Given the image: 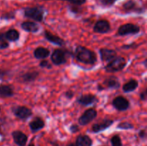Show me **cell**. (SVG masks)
<instances>
[{
    "label": "cell",
    "mask_w": 147,
    "mask_h": 146,
    "mask_svg": "<svg viewBox=\"0 0 147 146\" xmlns=\"http://www.w3.org/2000/svg\"><path fill=\"white\" fill-rule=\"evenodd\" d=\"M39 72L37 71H29L22 74L20 79L22 82L29 83L34 81L38 77Z\"/></svg>",
    "instance_id": "cell-15"
},
{
    "label": "cell",
    "mask_w": 147,
    "mask_h": 146,
    "mask_svg": "<svg viewBox=\"0 0 147 146\" xmlns=\"http://www.w3.org/2000/svg\"><path fill=\"white\" fill-rule=\"evenodd\" d=\"M6 40H7V39L5 37V34H4V33H0V43L6 42Z\"/></svg>",
    "instance_id": "cell-36"
},
{
    "label": "cell",
    "mask_w": 147,
    "mask_h": 146,
    "mask_svg": "<svg viewBox=\"0 0 147 146\" xmlns=\"http://www.w3.org/2000/svg\"><path fill=\"white\" fill-rule=\"evenodd\" d=\"M50 55V51L47 48L39 47L34 51V56L37 59H45Z\"/></svg>",
    "instance_id": "cell-19"
},
{
    "label": "cell",
    "mask_w": 147,
    "mask_h": 146,
    "mask_svg": "<svg viewBox=\"0 0 147 146\" xmlns=\"http://www.w3.org/2000/svg\"><path fill=\"white\" fill-rule=\"evenodd\" d=\"M51 60L55 65H61L67 62V52L61 49L55 50L51 56Z\"/></svg>",
    "instance_id": "cell-5"
},
{
    "label": "cell",
    "mask_w": 147,
    "mask_h": 146,
    "mask_svg": "<svg viewBox=\"0 0 147 146\" xmlns=\"http://www.w3.org/2000/svg\"><path fill=\"white\" fill-rule=\"evenodd\" d=\"M68 146H77L76 144H74V143H70V144L68 145Z\"/></svg>",
    "instance_id": "cell-38"
},
{
    "label": "cell",
    "mask_w": 147,
    "mask_h": 146,
    "mask_svg": "<svg viewBox=\"0 0 147 146\" xmlns=\"http://www.w3.org/2000/svg\"><path fill=\"white\" fill-rule=\"evenodd\" d=\"M113 123V120L110 119H104L101 121L96 123L92 126V131L93 133H99L100 131H103L104 130L110 127Z\"/></svg>",
    "instance_id": "cell-10"
},
{
    "label": "cell",
    "mask_w": 147,
    "mask_h": 146,
    "mask_svg": "<svg viewBox=\"0 0 147 146\" xmlns=\"http://www.w3.org/2000/svg\"><path fill=\"white\" fill-rule=\"evenodd\" d=\"M24 16L36 21H42L44 17V12L38 7H27L24 9Z\"/></svg>",
    "instance_id": "cell-3"
},
{
    "label": "cell",
    "mask_w": 147,
    "mask_h": 146,
    "mask_svg": "<svg viewBox=\"0 0 147 146\" xmlns=\"http://www.w3.org/2000/svg\"><path fill=\"white\" fill-rule=\"evenodd\" d=\"M98 101V99L94 94H83L80 96L79 98H78L77 102L83 106H88L90 105V104H93L96 102Z\"/></svg>",
    "instance_id": "cell-12"
},
{
    "label": "cell",
    "mask_w": 147,
    "mask_h": 146,
    "mask_svg": "<svg viewBox=\"0 0 147 146\" xmlns=\"http://www.w3.org/2000/svg\"><path fill=\"white\" fill-rule=\"evenodd\" d=\"M118 127L122 130H130V129L134 128V125L131 123H128V122H123V123H121L118 125Z\"/></svg>",
    "instance_id": "cell-26"
},
{
    "label": "cell",
    "mask_w": 147,
    "mask_h": 146,
    "mask_svg": "<svg viewBox=\"0 0 147 146\" xmlns=\"http://www.w3.org/2000/svg\"><path fill=\"white\" fill-rule=\"evenodd\" d=\"M0 111H1V109H0Z\"/></svg>",
    "instance_id": "cell-42"
},
{
    "label": "cell",
    "mask_w": 147,
    "mask_h": 146,
    "mask_svg": "<svg viewBox=\"0 0 147 146\" xmlns=\"http://www.w3.org/2000/svg\"><path fill=\"white\" fill-rule=\"evenodd\" d=\"M111 29V25L109 21L105 19L99 20L93 27V31L99 34H106L109 32Z\"/></svg>",
    "instance_id": "cell-9"
},
{
    "label": "cell",
    "mask_w": 147,
    "mask_h": 146,
    "mask_svg": "<svg viewBox=\"0 0 147 146\" xmlns=\"http://www.w3.org/2000/svg\"><path fill=\"white\" fill-rule=\"evenodd\" d=\"M93 141L88 135H80L76 140L77 146H92Z\"/></svg>",
    "instance_id": "cell-22"
},
{
    "label": "cell",
    "mask_w": 147,
    "mask_h": 146,
    "mask_svg": "<svg viewBox=\"0 0 147 146\" xmlns=\"http://www.w3.org/2000/svg\"><path fill=\"white\" fill-rule=\"evenodd\" d=\"M5 37L7 40L10 42L17 41L20 38V33L17 30L11 29L5 33Z\"/></svg>",
    "instance_id": "cell-23"
},
{
    "label": "cell",
    "mask_w": 147,
    "mask_h": 146,
    "mask_svg": "<svg viewBox=\"0 0 147 146\" xmlns=\"http://www.w3.org/2000/svg\"><path fill=\"white\" fill-rule=\"evenodd\" d=\"M9 47V43L7 41L0 43V49H6Z\"/></svg>",
    "instance_id": "cell-35"
},
{
    "label": "cell",
    "mask_w": 147,
    "mask_h": 146,
    "mask_svg": "<svg viewBox=\"0 0 147 146\" xmlns=\"http://www.w3.org/2000/svg\"><path fill=\"white\" fill-rule=\"evenodd\" d=\"M144 64L145 67H146V68H147V59H146V60H145L144 61Z\"/></svg>",
    "instance_id": "cell-37"
},
{
    "label": "cell",
    "mask_w": 147,
    "mask_h": 146,
    "mask_svg": "<svg viewBox=\"0 0 147 146\" xmlns=\"http://www.w3.org/2000/svg\"><path fill=\"white\" fill-rule=\"evenodd\" d=\"M2 19H11L14 18V14L12 12L7 13V14H4V15L1 17Z\"/></svg>",
    "instance_id": "cell-29"
},
{
    "label": "cell",
    "mask_w": 147,
    "mask_h": 146,
    "mask_svg": "<svg viewBox=\"0 0 147 146\" xmlns=\"http://www.w3.org/2000/svg\"><path fill=\"white\" fill-rule=\"evenodd\" d=\"M14 94V90L10 85H0V97H9Z\"/></svg>",
    "instance_id": "cell-21"
},
{
    "label": "cell",
    "mask_w": 147,
    "mask_h": 146,
    "mask_svg": "<svg viewBox=\"0 0 147 146\" xmlns=\"http://www.w3.org/2000/svg\"><path fill=\"white\" fill-rule=\"evenodd\" d=\"M74 55L78 61L83 64H93L97 62L96 53L83 46H78L76 47Z\"/></svg>",
    "instance_id": "cell-1"
},
{
    "label": "cell",
    "mask_w": 147,
    "mask_h": 146,
    "mask_svg": "<svg viewBox=\"0 0 147 146\" xmlns=\"http://www.w3.org/2000/svg\"><path fill=\"white\" fill-rule=\"evenodd\" d=\"M97 116V111L95 109L90 108L83 113V114L79 117L78 123L81 125H86L93 121Z\"/></svg>",
    "instance_id": "cell-6"
},
{
    "label": "cell",
    "mask_w": 147,
    "mask_h": 146,
    "mask_svg": "<svg viewBox=\"0 0 147 146\" xmlns=\"http://www.w3.org/2000/svg\"><path fill=\"white\" fill-rule=\"evenodd\" d=\"M70 130L72 133H77L78 131H79V127L77 125H72L70 127Z\"/></svg>",
    "instance_id": "cell-31"
},
{
    "label": "cell",
    "mask_w": 147,
    "mask_h": 146,
    "mask_svg": "<svg viewBox=\"0 0 147 146\" xmlns=\"http://www.w3.org/2000/svg\"><path fill=\"white\" fill-rule=\"evenodd\" d=\"M103 85L111 89H118L120 87V82L115 76H110L107 77L103 82Z\"/></svg>",
    "instance_id": "cell-16"
},
{
    "label": "cell",
    "mask_w": 147,
    "mask_h": 146,
    "mask_svg": "<svg viewBox=\"0 0 147 146\" xmlns=\"http://www.w3.org/2000/svg\"><path fill=\"white\" fill-rule=\"evenodd\" d=\"M45 127V122L40 117H36L30 123V127L32 132H37Z\"/></svg>",
    "instance_id": "cell-18"
},
{
    "label": "cell",
    "mask_w": 147,
    "mask_h": 146,
    "mask_svg": "<svg viewBox=\"0 0 147 146\" xmlns=\"http://www.w3.org/2000/svg\"><path fill=\"white\" fill-rule=\"evenodd\" d=\"M73 95H74V93L71 90H68V91H67L65 92V97L67 99H71L73 97Z\"/></svg>",
    "instance_id": "cell-32"
},
{
    "label": "cell",
    "mask_w": 147,
    "mask_h": 146,
    "mask_svg": "<svg viewBox=\"0 0 147 146\" xmlns=\"http://www.w3.org/2000/svg\"><path fill=\"white\" fill-rule=\"evenodd\" d=\"M144 94H145V96H146V97H147V88H146V91H145L144 92Z\"/></svg>",
    "instance_id": "cell-39"
},
{
    "label": "cell",
    "mask_w": 147,
    "mask_h": 146,
    "mask_svg": "<svg viewBox=\"0 0 147 146\" xmlns=\"http://www.w3.org/2000/svg\"><path fill=\"white\" fill-rule=\"evenodd\" d=\"M61 1H67V0H61Z\"/></svg>",
    "instance_id": "cell-41"
},
{
    "label": "cell",
    "mask_w": 147,
    "mask_h": 146,
    "mask_svg": "<svg viewBox=\"0 0 147 146\" xmlns=\"http://www.w3.org/2000/svg\"><path fill=\"white\" fill-rule=\"evenodd\" d=\"M123 9L127 11H137V10H140V9L136 8V2L134 1L133 0H129V1H126V2L123 4Z\"/></svg>",
    "instance_id": "cell-24"
},
{
    "label": "cell",
    "mask_w": 147,
    "mask_h": 146,
    "mask_svg": "<svg viewBox=\"0 0 147 146\" xmlns=\"http://www.w3.org/2000/svg\"><path fill=\"white\" fill-rule=\"evenodd\" d=\"M139 137H141V138H144V137H146L147 136L146 132L144 130H142L139 133Z\"/></svg>",
    "instance_id": "cell-34"
},
{
    "label": "cell",
    "mask_w": 147,
    "mask_h": 146,
    "mask_svg": "<svg viewBox=\"0 0 147 146\" xmlns=\"http://www.w3.org/2000/svg\"><path fill=\"white\" fill-rule=\"evenodd\" d=\"M12 112L14 115L21 120H26L32 115V112L25 106H17L12 108Z\"/></svg>",
    "instance_id": "cell-7"
},
{
    "label": "cell",
    "mask_w": 147,
    "mask_h": 146,
    "mask_svg": "<svg viewBox=\"0 0 147 146\" xmlns=\"http://www.w3.org/2000/svg\"><path fill=\"white\" fill-rule=\"evenodd\" d=\"M136 47V45L135 44H125V45H123V47H122V48H123V49H126V50H129V49L134 48V47Z\"/></svg>",
    "instance_id": "cell-33"
},
{
    "label": "cell",
    "mask_w": 147,
    "mask_h": 146,
    "mask_svg": "<svg viewBox=\"0 0 147 146\" xmlns=\"http://www.w3.org/2000/svg\"><path fill=\"white\" fill-rule=\"evenodd\" d=\"M21 27L24 31L32 33H36L40 29L38 24L33 21H24L22 23Z\"/></svg>",
    "instance_id": "cell-17"
},
{
    "label": "cell",
    "mask_w": 147,
    "mask_h": 146,
    "mask_svg": "<svg viewBox=\"0 0 147 146\" xmlns=\"http://www.w3.org/2000/svg\"><path fill=\"white\" fill-rule=\"evenodd\" d=\"M99 53H100V59L103 62L111 61L113 59L116 58V55H117L116 52L115 50L107 48L100 49Z\"/></svg>",
    "instance_id": "cell-11"
},
{
    "label": "cell",
    "mask_w": 147,
    "mask_h": 146,
    "mask_svg": "<svg viewBox=\"0 0 147 146\" xmlns=\"http://www.w3.org/2000/svg\"><path fill=\"white\" fill-rule=\"evenodd\" d=\"M67 1L76 5H81L86 2V0H67Z\"/></svg>",
    "instance_id": "cell-30"
},
{
    "label": "cell",
    "mask_w": 147,
    "mask_h": 146,
    "mask_svg": "<svg viewBox=\"0 0 147 146\" xmlns=\"http://www.w3.org/2000/svg\"><path fill=\"white\" fill-rule=\"evenodd\" d=\"M138 85H139V83L137 80L132 79L123 84V90L124 92H131L134 91L138 87Z\"/></svg>",
    "instance_id": "cell-20"
},
{
    "label": "cell",
    "mask_w": 147,
    "mask_h": 146,
    "mask_svg": "<svg viewBox=\"0 0 147 146\" xmlns=\"http://www.w3.org/2000/svg\"><path fill=\"white\" fill-rule=\"evenodd\" d=\"M126 65V60L123 57H116L110 62L105 67L108 72H116L123 70Z\"/></svg>",
    "instance_id": "cell-2"
},
{
    "label": "cell",
    "mask_w": 147,
    "mask_h": 146,
    "mask_svg": "<svg viewBox=\"0 0 147 146\" xmlns=\"http://www.w3.org/2000/svg\"><path fill=\"white\" fill-rule=\"evenodd\" d=\"M102 4L105 6H111L116 1V0H100Z\"/></svg>",
    "instance_id": "cell-28"
},
{
    "label": "cell",
    "mask_w": 147,
    "mask_h": 146,
    "mask_svg": "<svg viewBox=\"0 0 147 146\" xmlns=\"http://www.w3.org/2000/svg\"><path fill=\"white\" fill-rule=\"evenodd\" d=\"M40 66L42 68H47L50 69L52 67L51 64L49 63V62L47 60H42L40 63Z\"/></svg>",
    "instance_id": "cell-27"
},
{
    "label": "cell",
    "mask_w": 147,
    "mask_h": 146,
    "mask_svg": "<svg viewBox=\"0 0 147 146\" xmlns=\"http://www.w3.org/2000/svg\"><path fill=\"white\" fill-rule=\"evenodd\" d=\"M44 35L46 40L48 42H51L52 44H55V45L58 46H63L65 44V41L63 40V39L60 38L58 36L55 35L53 33H51L49 31H47V30L45 31Z\"/></svg>",
    "instance_id": "cell-14"
},
{
    "label": "cell",
    "mask_w": 147,
    "mask_h": 146,
    "mask_svg": "<svg viewBox=\"0 0 147 146\" xmlns=\"http://www.w3.org/2000/svg\"><path fill=\"white\" fill-rule=\"evenodd\" d=\"M113 105L119 111H125L130 106L129 100L123 96H118L113 100Z\"/></svg>",
    "instance_id": "cell-8"
},
{
    "label": "cell",
    "mask_w": 147,
    "mask_h": 146,
    "mask_svg": "<svg viewBox=\"0 0 147 146\" xmlns=\"http://www.w3.org/2000/svg\"><path fill=\"white\" fill-rule=\"evenodd\" d=\"M29 146H34V145L33 144V143H30V144L29 145Z\"/></svg>",
    "instance_id": "cell-40"
},
{
    "label": "cell",
    "mask_w": 147,
    "mask_h": 146,
    "mask_svg": "<svg viewBox=\"0 0 147 146\" xmlns=\"http://www.w3.org/2000/svg\"><path fill=\"white\" fill-rule=\"evenodd\" d=\"M12 137L14 141L17 145L25 146L27 142V136L20 130H16L12 133Z\"/></svg>",
    "instance_id": "cell-13"
},
{
    "label": "cell",
    "mask_w": 147,
    "mask_h": 146,
    "mask_svg": "<svg viewBox=\"0 0 147 146\" xmlns=\"http://www.w3.org/2000/svg\"><path fill=\"white\" fill-rule=\"evenodd\" d=\"M111 145L112 146H122L121 139L119 135H114L111 138Z\"/></svg>",
    "instance_id": "cell-25"
},
{
    "label": "cell",
    "mask_w": 147,
    "mask_h": 146,
    "mask_svg": "<svg viewBox=\"0 0 147 146\" xmlns=\"http://www.w3.org/2000/svg\"><path fill=\"white\" fill-rule=\"evenodd\" d=\"M140 31V27L136 24H123L118 29V35L120 36H125L129 35V34H136Z\"/></svg>",
    "instance_id": "cell-4"
}]
</instances>
